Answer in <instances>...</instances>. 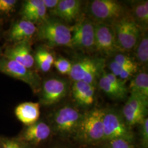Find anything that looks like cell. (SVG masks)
Listing matches in <instances>:
<instances>
[{"mask_svg":"<svg viewBox=\"0 0 148 148\" xmlns=\"http://www.w3.org/2000/svg\"><path fill=\"white\" fill-rule=\"evenodd\" d=\"M88 11L92 18L98 23L111 25L124 16L125 8L114 0H94L90 3Z\"/></svg>","mask_w":148,"mask_h":148,"instance_id":"5","label":"cell"},{"mask_svg":"<svg viewBox=\"0 0 148 148\" xmlns=\"http://www.w3.org/2000/svg\"><path fill=\"white\" fill-rule=\"evenodd\" d=\"M131 66H123L119 65L114 60L110 62L109 64V68L111 70V74L114 75L117 77L125 69Z\"/></svg>","mask_w":148,"mask_h":148,"instance_id":"31","label":"cell"},{"mask_svg":"<svg viewBox=\"0 0 148 148\" xmlns=\"http://www.w3.org/2000/svg\"><path fill=\"white\" fill-rule=\"evenodd\" d=\"M136 56L138 62L142 64L147 65L148 62V38L145 35L140 38L136 47Z\"/></svg>","mask_w":148,"mask_h":148,"instance_id":"23","label":"cell"},{"mask_svg":"<svg viewBox=\"0 0 148 148\" xmlns=\"http://www.w3.org/2000/svg\"><path fill=\"white\" fill-rule=\"evenodd\" d=\"M139 136L140 144L144 148H148V119L146 117L140 124Z\"/></svg>","mask_w":148,"mask_h":148,"instance_id":"28","label":"cell"},{"mask_svg":"<svg viewBox=\"0 0 148 148\" xmlns=\"http://www.w3.org/2000/svg\"><path fill=\"white\" fill-rule=\"evenodd\" d=\"M17 119L27 126L38 121L40 115V104L35 102H25L16 107Z\"/></svg>","mask_w":148,"mask_h":148,"instance_id":"17","label":"cell"},{"mask_svg":"<svg viewBox=\"0 0 148 148\" xmlns=\"http://www.w3.org/2000/svg\"><path fill=\"white\" fill-rule=\"evenodd\" d=\"M82 117V114L77 109L71 106H64L53 114L54 130L63 136L75 134Z\"/></svg>","mask_w":148,"mask_h":148,"instance_id":"8","label":"cell"},{"mask_svg":"<svg viewBox=\"0 0 148 148\" xmlns=\"http://www.w3.org/2000/svg\"><path fill=\"white\" fill-rule=\"evenodd\" d=\"M51 129L46 123L37 121L27 126L22 133L21 139L24 142L37 145L49 137Z\"/></svg>","mask_w":148,"mask_h":148,"instance_id":"14","label":"cell"},{"mask_svg":"<svg viewBox=\"0 0 148 148\" xmlns=\"http://www.w3.org/2000/svg\"><path fill=\"white\" fill-rule=\"evenodd\" d=\"M113 27L118 47L122 51H130L136 47L140 38V28L132 17L124 16L114 23Z\"/></svg>","mask_w":148,"mask_h":148,"instance_id":"3","label":"cell"},{"mask_svg":"<svg viewBox=\"0 0 148 148\" xmlns=\"http://www.w3.org/2000/svg\"><path fill=\"white\" fill-rule=\"evenodd\" d=\"M104 141L121 138L133 143L134 136L122 114L112 109H104Z\"/></svg>","mask_w":148,"mask_h":148,"instance_id":"4","label":"cell"},{"mask_svg":"<svg viewBox=\"0 0 148 148\" xmlns=\"http://www.w3.org/2000/svg\"><path fill=\"white\" fill-rule=\"evenodd\" d=\"M105 148H134L132 143L121 138L106 140Z\"/></svg>","mask_w":148,"mask_h":148,"instance_id":"27","label":"cell"},{"mask_svg":"<svg viewBox=\"0 0 148 148\" xmlns=\"http://www.w3.org/2000/svg\"><path fill=\"white\" fill-rule=\"evenodd\" d=\"M69 86L66 80L52 78L46 80L41 87V103L51 106L61 101L68 93Z\"/></svg>","mask_w":148,"mask_h":148,"instance_id":"11","label":"cell"},{"mask_svg":"<svg viewBox=\"0 0 148 148\" xmlns=\"http://www.w3.org/2000/svg\"><path fill=\"white\" fill-rule=\"evenodd\" d=\"M99 81V87L106 95L114 99H122L125 98L127 95L122 92L116 88L111 82L106 77L104 70L103 71Z\"/></svg>","mask_w":148,"mask_h":148,"instance_id":"22","label":"cell"},{"mask_svg":"<svg viewBox=\"0 0 148 148\" xmlns=\"http://www.w3.org/2000/svg\"><path fill=\"white\" fill-rule=\"evenodd\" d=\"M53 54L43 47H38L34 57L38 68L43 72H47L54 62Z\"/></svg>","mask_w":148,"mask_h":148,"instance_id":"21","label":"cell"},{"mask_svg":"<svg viewBox=\"0 0 148 148\" xmlns=\"http://www.w3.org/2000/svg\"><path fill=\"white\" fill-rule=\"evenodd\" d=\"M114 61L119 64V65L123 66H138L136 63L133 59L123 54H118L115 57Z\"/></svg>","mask_w":148,"mask_h":148,"instance_id":"29","label":"cell"},{"mask_svg":"<svg viewBox=\"0 0 148 148\" xmlns=\"http://www.w3.org/2000/svg\"><path fill=\"white\" fill-rule=\"evenodd\" d=\"M95 48L101 53L110 55L120 50L117 45L115 32L110 25L95 23Z\"/></svg>","mask_w":148,"mask_h":148,"instance_id":"12","label":"cell"},{"mask_svg":"<svg viewBox=\"0 0 148 148\" xmlns=\"http://www.w3.org/2000/svg\"><path fill=\"white\" fill-rule=\"evenodd\" d=\"M81 6L82 2L79 0H59L51 13L65 21H71L79 15Z\"/></svg>","mask_w":148,"mask_h":148,"instance_id":"16","label":"cell"},{"mask_svg":"<svg viewBox=\"0 0 148 148\" xmlns=\"http://www.w3.org/2000/svg\"><path fill=\"white\" fill-rule=\"evenodd\" d=\"M95 47V23L88 19L77 23L71 29V48L90 49Z\"/></svg>","mask_w":148,"mask_h":148,"instance_id":"10","label":"cell"},{"mask_svg":"<svg viewBox=\"0 0 148 148\" xmlns=\"http://www.w3.org/2000/svg\"><path fill=\"white\" fill-rule=\"evenodd\" d=\"M128 90L131 93L148 99V75L146 72L138 74L130 84Z\"/></svg>","mask_w":148,"mask_h":148,"instance_id":"19","label":"cell"},{"mask_svg":"<svg viewBox=\"0 0 148 148\" xmlns=\"http://www.w3.org/2000/svg\"><path fill=\"white\" fill-rule=\"evenodd\" d=\"M43 4L45 6L46 8L50 9L51 11L54 10L57 5H58L59 2V0H43Z\"/></svg>","mask_w":148,"mask_h":148,"instance_id":"34","label":"cell"},{"mask_svg":"<svg viewBox=\"0 0 148 148\" xmlns=\"http://www.w3.org/2000/svg\"><path fill=\"white\" fill-rule=\"evenodd\" d=\"M37 31V27L30 21L22 19L15 23L11 28L9 38L12 41L19 42L29 40Z\"/></svg>","mask_w":148,"mask_h":148,"instance_id":"18","label":"cell"},{"mask_svg":"<svg viewBox=\"0 0 148 148\" xmlns=\"http://www.w3.org/2000/svg\"><path fill=\"white\" fill-rule=\"evenodd\" d=\"M104 64L103 59H80L73 64L69 75L74 82L83 81L94 85L97 78L104 70Z\"/></svg>","mask_w":148,"mask_h":148,"instance_id":"6","label":"cell"},{"mask_svg":"<svg viewBox=\"0 0 148 148\" xmlns=\"http://www.w3.org/2000/svg\"><path fill=\"white\" fill-rule=\"evenodd\" d=\"M95 85L83 81H75L72 86V93L75 101L80 106L88 107L95 101Z\"/></svg>","mask_w":148,"mask_h":148,"instance_id":"15","label":"cell"},{"mask_svg":"<svg viewBox=\"0 0 148 148\" xmlns=\"http://www.w3.org/2000/svg\"><path fill=\"white\" fill-rule=\"evenodd\" d=\"M137 70L138 66L128 67L125 69L118 77L123 81H125L132 76L133 75L137 72Z\"/></svg>","mask_w":148,"mask_h":148,"instance_id":"32","label":"cell"},{"mask_svg":"<svg viewBox=\"0 0 148 148\" xmlns=\"http://www.w3.org/2000/svg\"><path fill=\"white\" fill-rule=\"evenodd\" d=\"M1 148H24L21 143L14 140H7L2 142Z\"/></svg>","mask_w":148,"mask_h":148,"instance_id":"33","label":"cell"},{"mask_svg":"<svg viewBox=\"0 0 148 148\" xmlns=\"http://www.w3.org/2000/svg\"><path fill=\"white\" fill-rule=\"evenodd\" d=\"M23 19L30 21L34 24L35 23H42L47 20V9L44 5L37 10L23 16Z\"/></svg>","mask_w":148,"mask_h":148,"instance_id":"24","label":"cell"},{"mask_svg":"<svg viewBox=\"0 0 148 148\" xmlns=\"http://www.w3.org/2000/svg\"><path fill=\"white\" fill-rule=\"evenodd\" d=\"M5 57L15 60L27 69H31L35 62L29 40L16 43L13 46L8 48Z\"/></svg>","mask_w":148,"mask_h":148,"instance_id":"13","label":"cell"},{"mask_svg":"<svg viewBox=\"0 0 148 148\" xmlns=\"http://www.w3.org/2000/svg\"><path fill=\"white\" fill-rule=\"evenodd\" d=\"M37 37L49 46H66L71 48V30L62 22L47 19L37 29Z\"/></svg>","mask_w":148,"mask_h":148,"instance_id":"2","label":"cell"},{"mask_svg":"<svg viewBox=\"0 0 148 148\" xmlns=\"http://www.w3.org/2000/svg\"><path fill=\"white\" fill-rule=\"evenodd\" d=\"M43 0H27L25 1L23 5L21 14L22 16L31 13L32 11L37 10V8L42 6Z\"/></svg>","mask_w":148,"mask_h":148,"instance_id":"26","label":"cell"},{"mask_svg":"<svg viewBox=\"0 0 148 148\" xmlns=\"http://www.w3.org/2000/svg\"><path fill=\"white\" fill-rule=\"evenodd\" d=\"M16 2V0H0V13H9L13 10Z\"/></svg>","mask_w":148,"mask_h":148,"instance_id":"30","label":"cell"},{"mask_svg":"<svg viewBox=\"0 0 148 148\" xmlns=\"http://www.w3.org/2000/svg\"><path fill=\"white\" fill-rule=\"evenodd\" d=\"M132 18L139 27L147 29L148 24V1H140L132 6Z\"/></svg>","mask_w":148,"mask_h":148,"instance_id":"20","label":"cell"},{"mask_svg":"<svg viewBox=\"0 0 148 148\" xmlns=\"http://www.w3.org/2000/svg\"><path fill=\"white\" fill-rule=\"evenodd\" d=\"M148 99L131 93L122 109V115L130 127L140 125L146 118Z\"/></svg>","mask_w":148,"mask_h":148,"instance_id":"9","label":"cell"},{"mask_svg":"<svg viewBox=\"0 0 148 148\" xmlns=\"http://www.w3.org/2000/svg\"><path fill=\"white\" fill-rule=\"evenodd\" d=\"M53 64L59 73L62 75H69L73 65V64L69 60L63 57L55 59Z\"/></svg>","mask_w":148,"mask_h":148,"instance_id":"25","label":"cell"},{"mask_svg":"<svg viewBox=\"0 0 148 148\" xmlns=\"http://www.w3.org/2000/svg\"><path fill=\"white\" fill-rule=\"evenodd\" d=\"M104 109L95 108L82 115L75 133L80 142L94 144L104 141Z\"/></svg>","mask_w":148,"mask_h":148,"instance_id":"1","label":"cell"},{"mask_svg":"<svg viewBox=\"0 0 148 148\" xmlns=\"http://www.w3.org/2000/svg\"></svg>","mask_w":148,"mask_h":148,"instance_id":"35","label":"cell"},{"mask_svg":"<svg viewBox=\"0 0 148 148\" xmlns=\"http://www.w3.org/2000/svg\"><path fill=\"white\" fill-rule=\"evenodd\" d=\"M0 72L25 82L35 92L41 90V79L38 74L15 60L5 57L1 59Z\"/></svg>","mask_w":148,"mask_h":148,"instance_id":"7","label":"cell"}]
</instances>
